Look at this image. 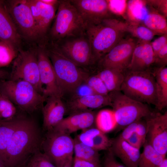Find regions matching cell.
<instances>
[{
	"instance_id": "603a6c76",
	"label": "cell",
	"mask_w": 167,
	"mask_h": 167,
	"mask_svg": "<svg viewBox=\"0 0 167 167\" xmlns=\"http://www.w3.org/2000/svg\"><path fill=\"white\" fill-rule=\"evenodd\" d=\"M150 70L156 81L158 100L156 108L161 111L167 106V67H155Z\"/></svg>"
},
{
	"instance_id": "b9f144b4",
	"label": "cell",
	"mask_w": 167,
	"mask_h": 167,
	"mask_svg": "<svg viewBox=\"0 0 167 167\" xmlns=\"http://www.w3.org/2000/svg\"><path fill=\"white\" fill-rule=\"evenodd\" d=\"M151 44L155 58L158 52L167 45V34L161 36L153 41L151 42Z\"/></svg>"
},
{
	"instance_id": "816d5d0a",
	"label": "cell",
	"mask_w": 167,
	"mask_h": 167,
	"mask_svg": "<svg viewBox=\"0 0 167 167\" xmlns=\"http://www.w3.org/2000/svg\"><path fill=\"white\" fill-rule=\"evenodd\" d=\"M0 167H6L0 159Z\"/></svg>"
},
{
	"instance_id": "bcb514c9",
	"label": "cell",
	"mask_w": 167,
	"mask_h": 167,
	"mask_svg": "<svg viewBox=\"0 0 167 167\" xmlns=\"http://www.w3.org/2000/svg\"><path fill=\"white\" fill-rule=\"evenodd\" d=\"M43 3L48 5L58 6L59 0H41Z\"/></svg>"
},
{
	"instance_id": "ba28073f",
	"label": "cell",
	"mask_w": 167,
	"mask_h": 167,
	"mask_svg": "<svg viewBox=\"0 0 167 167\" xmlns=\"http://www.w3.org/2000/svg\"><path fill=\"white\" fill-rule=\"evenodd\" d=\"M74 140L69 135L51 131L43 139L41 150L57 167L73 164Z\"/></svg>"
},
{
	"instance_id": "277c9868",
	"label": "cell",
	"mask_w": 167,
	"mask_h": 167,
	"mask_svg": "<svg viewBox=\"0 0 167 167\" xmlns=\"http://www.w3.org/2000/svg\"><path fill=\"white\" fill-rule=\"evenodd\" d=\"M86 26L70 0H59L53 22L48 35V43L57 44L85 33Z\"/></svg>"
},
{
	"instance_id": "836d02e7",
	"label": "cell",
	"mask_w": 167,
	"mask_h": 167,
	"mask_svg": "<svg viewBox=\"0 0 167 167\" xmlns=\"http://www.w3.org/2000/svg\"><path fill=\"white\" fill-rule=\"evenodd\" d=\"M85 82L95 94L103 96L109 95V92L104 83L96 74L89 76Z\"/></svg>"
},
{
	"instance_id": "8992f818",
	"label": "cell",
	"mask_w": 167,
	"mask_h": 167,
	"mask_svg": "<svg viewBox=\"0 0 167 167\" xmlns=\"http://www.w3.org/2000/svg\"><path fill=\"white\" fill-rule=\"evenodd\" d=\"M0 89L14 104L29 113L41 108L46 99L32 84L23 80H2Z\"/></svg>"
},
{
	"instance_id": "f6af8a7d",
	"label": "cell",
	"mask_w": 167,
	"mask_h": 167,
	"mask_svg": "<svg viewBox=\"0 0 167 167\" xmlns=\"http://www.w3.org/2000/svg\"><path fill=\"white\" fill-rule=\"evenodd\" d=\"M73 167H101L91 162L75 157L73 159Z\"/></svg>"
},
{
	"instance_id": "44dd1931",
	"label": "cell",
	"mask_w": 167,
	"mask_h": 167,
	"mask_svg": "<svg viewBox=\"0 0 167 167\" xmlns=\"http://www.w3.org/2000/svg\"><path fill=\"white\" fill-rule=\"evenodd\" d=\"M109 150L127 167H138L141 154L140 150L131 146L126 141L118 136L112 139Z\"/></svg>"
},
{
	"instance_id": "4dcf8cb0",
	"label": "cell",
	"mask_w": 167,
	"mask_h": 167,
	"mask_svg": "<svg viewBox=\"0 0 167 167\" xmlns=\"http://www.w3.org/2000/svg\"><path fill=\"white\" fill-rule=\"evenodd\" d=\"M126 22L127 33L138 40L151 42L154 36L156 35L142 23Z\"/></svg>"
},
{
	"instance_id": "8d00e7d4",
	"label": "cell",
	"mask_w": 167,
	"mask_h": 167,
	"mask_svg": "<svg viewBox=\"0 0 167 167\" xmlns=\"http://www.w3.org/2000/svg\"><path fill=\"white\" fill-rule=\"evenodd\" d=\"M147 5L152 9L167 18V0H145Z\"/></svg>"
},
{
	"instance_id": "74e56055",
	"label": "cell",
	"mask_w": 167,
	"mask_h": 167,
	"mask_svg": "<svg viewBox=\"0 0 167 167\" xmlns=\"http://www.w3.org/2000/svg\"><path fill=\"white\" fill-rule=\"evenodd\" d=\"M34 19L36 26L42 12L44 3L41 0H26Z\"/></svg>"
},
{
	"instance_id": "9c48e42d",
	"label": "cell",
	"mask_w": 167,
	"mask_h": 167,
	"mask_svg": "<svg viewBox=\"0 0 167 167\" xmlns=\"http://www.w3.org/2000/svg\"><path fill=\"white\" fill-rule=\"evenodd\" d=\"M23 80L32 84L43 95V89L41 83L36 49L23 50L20 49L12 62L10 80Z\"/></svg>"
},
{
	"instance_id": "cb8c5ba5",
	"label": "cell",
	"mask_w": 167,
	"mask_h": 167,
	"mask_svg": "<svg viewBox=\"0 0 167 167\" xmlns=\"http://www.w3.org/2000/svg\"><path fill=\"white\" fill-rule=\"evenodd\" d=\"M25 118L15 117L10 120L0 121V159L14 133Z\"/></svg>"
},
{
	"instance_id": "1f68e13d",
	"label": "cell",
	"mask_w": 167,
	"mask_h": 167,
	"mask_svg": "<svg viewBox=\"0 0 167 167\" xmlns=\"http://www.w3.org/2000/svg\"><path fill=\"white\" fill-rule=\"evenodd\" d=\"M16 109L14 104L4 95H0V121L11 120L15 117Z\"/></svg>"
},
{
	"instance_id": "f1b7e54d",
	"label": "cell",
	"mask_w": 167,
	"mask_h": 167,
	"mask_svg": "<svg viewBox=\"0 0 167 167\" xmlns=\"http://www.w3.org/2000/svg\"><path fill=\"white\" fill-rule=\"evenodd\" d=\"M95 124L96 127L106 134L117 127V124L113 110L104 109L96 115Z\"/></svg>"
},
{
	"instance_id": "4fadbf2b",
	"label": "cell",
	"mask_w": 167,
	"mask_h": 167,
	"mask_svg": "<svg viewBox=\"0 0 167 167\" xmlns=\"http://www.w3.org/2000/svg\"><path fill=\"white\" fill-rule=\"evenodd\" d=\"M147 127L146 140L159 153H167V112L152 113L144 118Z\"/></svg>"
},
{
	"instance_id": "8fae6325",
	"label": "cell",
	"mask_w": 167,
	"mask_h": 167,
	"mask_svg": "<svg viewBox=\"0 0 167 167\" xmlns=\"http://www.w3.org/2000/svg\"><path fill=\"white\" fill-rule=\"evenodd\" d=\"M4 1L21 37L31 41H40L35 20L26 0Z\"/></svg>"
},
{
	"instance_id": "f546056e",
	"label": "cell",
	"mask_w": 167,
	"mask_h": 167,
	"mask_svg": "<svg viewBox=\"0 0 167 167\" xmlns=\"http://www.w3.org/2000/svg\"><path fill=\"white\" fill-rule=\"evenodd\" d=\"M145 0H130L127 2L126 11L129 18L128 22L141 23L148 14Z\"/></svg>"
},
{
	"instance_id": "83f0119b",
	"label": "cell",
	"mask_w": 167,
	"mask_h": 167,
	"mask_svg": "<svg viewBox=\"0 0 167 167\" xmlns=\"http://www.w3.org/2000/svg\"><path fill=\"white\" fill-rule=\"evenodd\" d=\"M74 140V157L101 166L99 151L82 143L76 138Z\"/></svg>"
},
{
	"instance_id": "6da1fadb",
	"label": "cell",
	"mask_w": 167,
	"mask_h": 167,
	"mask_svg": "<svg viewBox=\"0 0 167 167\" xmlns=\"http://www.w3.org/2000/svg\"><path fill=\"white\" fill-rule=\"evenodd\" d=\"M43 139L36 122L25 118L14 133L0 159L6 167H21L41 150Z\"/></svg>"
},
{
	"instance_id": "5bb4252c",
	"label": "cell",
	"mask_w": 167,
	"mask_h": 167,
	"mask_svg": "<svg viewBox=\"0 0 167 167\" xmlns=\"http://www.w3.org/2000/svg\"><path fill=\"white\" fill-rule=\"evenodd\" d=\"M82 17L86 27L95 25L113 17L107 0H70Z\"/></svg>"
},
{
	"instance_id": "c3c4849f",
	"label": "cell",
	"mask_w": 167,
	"mask_h": 167,
	"mask_svg": "<svg viewBox=\"0 0 167 167\" xmlns=\"http://www.w3.org/2000/svg\"><path fill=\"white\" fill-rule=\"evenodd\" d=\"M158 167H167V159L165 158L164 161Z\"/></svg>"
},
{
	"instance_id": "f35d334b",
	"label": "cell",
	"mask_w": 167,
	"mask_h": 167,
	"mask_svg": "<svg viewBox=\"0 0 167 167\" xmlns=\"http://www.w3.org/2000/svg\"><path fill=\"white\" fill-rule=\"evenodd\" d=\"M108 151L104 156L103 167H128L118 162L112 152L109 150Z\"/></svg>"
},
{
	"instance_id": "7c38bea8",
	"label": "cell",
	"mask_w": 167,
	"mask_h": 167,
	"mask_svg": "<svg viewBox=\"0 0 167 167\" xmlns=\"http://www.w3.org/2000/svg\"><path fill=\"white\" fill-rule=\"evenodd\" d=\"M54 44L66 56L81 67L96 64L86 32L83 35L64 40Z\"/></svg>"
},
{
	"instance_id": "d6a6232c",
	"label": "cell",
	"mask_w": 167,
	"mask_h": 167,
	"mask_svg": "<svg viewBox=\"0 0 167 167\" xmlns=\"http://www.w3.org/2000/svg\"><path fill=\"white\" fill-rule=\"evenodd\" d=\"M18 50L0 40V68L9 65L17 56Z\"/></svg>"
},
{
	"instance_id": "d4e9b609",
	"label": "cell",
	"mask_w": 167,
	"mask_h": 167,
	"mask_svg": "<svg viewBox=\"0 0 167 167\" xmlns=\"http://www.w3.org/2000/svg\"><path fill=\"white\" fill-rule=\"evenodd\" d=\"M103 81L109 92L120 91L124 78V73L117 70L105 69L96 74Z\"/></svg>"
},
{
	"instance_id": "7a4b0ae2",
	"label": "cell",
	"mask_w": 167,
	"mask_h": 167,
	"mask_svg": "<svg viewBox=\"0 0 167 167\" xmlns=\"http://www.w3.org/2000/svg\"><path fill=\"white\" fill-rule=\"evenodd\" d=\"M85 32L96 63L127 33L126 22L113 17L87 26Z\"/></svg>"
},
{
	"instance_id": "e575fe53",
	"label": "cell",
	"mask_w": 167,
	"mask_h": 167,
	"mask_svg": "<svg viewBox=\"0 0 167 167\" xmlns=\"http://www.w3.org/2000/svg\"><path fill=\"white\" fill-rule=\"evenodd\" d=\"M28 163L32 167H57L49 157L41 151L32 156Z\"/></svg>"
},
{
	"instance_id": "7bdbcfd3",
	"label": "cell",
	"mask_w": 167,
	"mask_h": 167,
	"mask_svg": "<svg viewBox=\"0 0 167 167\" xmlns=\"http://www.w3.org/2000/svg\"><path fill=\"white\" fill-rule=\"evenodd\" d=\"M139 120L130 124L125 127L118 137L126 141L134 133L136 132Z\"/></svg>"
},
{
	"instance_id": "ffe728a7",
	"label": "cell",
	"mask_w": 167,
	"mask_h": 167,
	"mask_svg": "<svg viewBox=\"0 0 167 167\" xmlns=\"http://www.w3.org/2000/svg\"><path fill=\"white\" fill-rule=\"evenodd\" d=\"M151 42L138 40L128 70L143 71L150 70L155 58Z\"/></svg>"
},
{
	"instance_id": "3957f363",
	"label": "cell",
	"mask_w": 167,
	"mask_h": 167,
	"mask_svg": "<svg viewBox=\"0 0 167 167\" xmlns=\"http://www.w3.org/2000/svg\"><path fill=\"white\" fill-rule=\"evenodd\" d=\"M53 66L57 83L62 95H72L84 83L89 74L66 56L54 44L45 46Z\"/></svg>"
},
{
	"instance_id": "ab89813d",
	"label": "cell",
	"mask_w": 167,
	"mask_h": 167,
	"mask_svg": "<svg viewBox=\"0 0 167 167\" xmlns=\"http://www.w3.org/2000/svg\"><path fill=\"white\" fill-rule=\"evenodd\" d=\"M154 64L155 65V67H158L167 66V45L164 46L155 56Z\"/></svg>"
},
{
	"instance_id": "d6986e66",
	"label": "cell",
	"mask_w": 167,
	"mask_h": 167,
	"mask_svg": "<svg viewBox=\"0 0 167 167\" xmlns=\"http://www.w3.org/2000/svg\"><path fill=\"white\" fill-rule=\"evenodd\" d=\"M111 105V99L109 94L106 96L93 94L71 98L66 105V112L70 114Z\"/></svg>"
},
{
	"instance_id": "d590c367",
	"label": "cell",
	"mask_w": 167,
	"mask_h": 167,
	"mask_svg": "<svg viewBox=\"0 0 167 167\" xmlns=\"http://www.w3.org/2000/svg\"><path fill=\"white\" fill-rule=\"evenodd\" d=\"M107 1L109 10L113 14L124 16L127 9V1Z\"/></svg>"
},
{
	"instance_id": "9a60e30c",
	"label": "cell",
	"mask_w": 167,
	"mask_h": 167,
	"mask_svg": "<svg viewBox=\"0 0 167 167\" xmlns=\"http://www.w3.org/2000/svg\"><path fill=\"white\" fill-rule=\"evenodd\" d=\"M36 49L40 79L43 89V96L46 99L56 96L62 97L59 88L54 70L44 45H39Z\"/></svg>"
},
{
	"instance_id": "4316f807",
	"label": "cell",
	"mask_w": 167,
	"mask_h": 167,
	"mask_svg": "<svg viewBox=\"0 0 167 167\" xmlns=\"http://www.w3.org/2000/svg\"><path fill=\"white\" fill-rule=\"evenodd\" d=\"M167 18L151 9L143 21L142 24L156 35L167 34Z\"/></svg>"
},
{
	"instance_id": "f907efd6",
	"label": "cell",
	"mask_w": 167,
	"mask_h": 167,
	"mask_svg": "<svg viewBox=\"0 0 167 167\" xmlns=\"http://www.w3.org/2000/svg\"><path fill=\"white\" fill-rule=\"evenodd\" d=\"M21 167H32L31 165H30L27 162L24 165L22 166Z\"/></svg>"
},
{
	"instance_id": "ac0fdd59",
	"label": "cell",
	"mask_w": 167,
	"mask_h": 167,
	"mask_svg": "<svg viewBox=\"0 0 167 167\" xmlns=\"http://www.w3.org/2000/svg\"><path fill=\"white\" fill-rule=\"evenodd\" d=\"M21 37L10 15L4 0H0V40L19 51Z\"/></svg>"
},
{
	"instance_id": "7402d4cb",
	"label": "cell",
	"mask_w": 167,
	"mask_h": 167,
	"mask_svg": "<svg viewBox=\"0 0 167 167\" xmlns=\"http://www.w3.org/2000/svg\"><path fill=\"white\" fill-rule=\"evenodd\" d=\"M76 138L82 143L98 151H108L112 143V139L106 134L92 126L82 131Z\"/></svg>"
},
{
	"instance_id": "7dc6e473",
	"label": "cell",
	"mask_w": 167,
	"mask_h": 167,
	"mask_svg": "<svg viewBox=\"0 0 167 167\" xmlns=\"http://www.w3.org/2000/svg\"><path fill=\"white\" fill-rule=\"evenodd\" d=\"M8 76V73L0 69V81L5 80Z\"/></svg>"
},
{
	"instance_id": "e0dca14e",
	"label": "cell",
	"mask_w": 167,
	"mask_h": 167,
	"mask_svg": "<svg viewBox=\"0 0 167 167\" xmlns=\"http://www.w3.org/2000/svg\"><path fill=\"white\" fill-rule=\"evenodd\" d=\"M62 98L56 96L48 97L45 104L41 108L43 129L47 132L52 130L64 118L66 108Z\"/></svg>"
},
{
	"instance_id": "f5cc1de1",
	"label": "cell",
	"mask_w": 167,
	"mask_h": 167,
	"mask_svg": "<svg viewBox=\"0 0 167 167\" xmlns=\"http://www.w3.org/2000/svg\"><path fill=\"white\" fill-rule=\"evenodd\" d=\"M1 94V90H0V95Z\"/></svg>"
},
{
	"instance_id": "5b68a950",
	"label": "cell",
	"mask_w": 167,
	"mask_h": 167,
	"mask_svg": "<svg viewBox=\"0 0 167 167\" xmlns=\"http://www.w3.org/2000/svg\"><path fill=\"white\" fill-rule=\"evenodd\" d=\"M124 73L120 91L134 100L156 107L158 100L156 81L150 69L143 71L127 70Z\"/></svg>"
},
{
	"instance_id": "30bf717a",
	"label": "cell",
	"mask_w": 167,
	"mask_h": 167,
	"mask_svg": "<svg viewBox=\"0 0 167 167\" xmlns=\"http://www.w3.org/2000/svg\"><path fill=\"white\" fill-rule=\"evenodd\" d=\"M138 39L126 35L97 62L100 70L110 69L124 73L129 66Z\"/></svg>"
},
{
	"instance_id": "484cf974",
	"label": "cell",
	"mask_w": 167,
	"mask_h": 167,
	"mask_svg": "<svg viewBox=\"0 0 167 167\" xmlns=\"http://www.w3.org/2000/svg\"><path fill=\"white\" fill-rule=\"evenodd\" d=\"M143 146L138 167H158L166 156L157 152L146 140Z\"/></svg>"
},
{
	"instance_id": "ee69618b",
	"label": "cell",
	"mask_w": 167,
	"mask_h": 167,
	"mask_svg": "<svg viewBox=\"0 0 167 167\" xmlns=\"http://www.w3.org/2000/svg\"><path fill=\"white\" fill-rule=\"evenodd\" d=\"M126 141L132 146L139 149L145 142L136 133H134Z\"/></svg>"
},
{
	"instance_id": "60d3db41",
	"label": "cell",
	"mask_w": 167,
	"mask_h": 167,
	"mask_svg": "<svg viewBox=\"0 0 167 167\" xmlns=\"http://www.w3.org/2000/svg\"><path fill=\"white\" fill-rule=\"evenodd\" d=\"M93 94H95L85 82L77 88L71 95V98L80 97Z\"/></svg>"
},
{
	"instance_id": "681fc988",
	"label": "cell",
	"mask_w": 167,
	"mask_h": 167,
	"mask_svg": "<svg viewBox=\"0 0 167 167\" xmlns=\"http://www.w3.org/2000/svg\"><path fill=\"white\" fill-rule=\"evenodd\" d=\"M72 164H67L63 166L62 167H73Z\"/></svg>"
},
{
	"instance_id": "52a82bcc",
	"label": "cell",
	"mask_w": 167,
	"mask_h": 167,
	"mask_svg": "<svg viewBox=\"0 0 167 167\" xmlns=\"http://www.w3.org/2000/svg\"><path fill=\"white\" fill-rule=\"evenodd\" d=\"M109 95L118 128H124L152 112L147 104L129 98L120 91L109 92Z\"/></svg>"
},
{
	"instance_id": "2e32d148",
	"label": "cell",
	"mask_w": 167,
	"mask_h": 167,
	"mask_svg": "<svg viewBox=\"0 0 167 167\" xmlns=\"http://www.w3.org/2000/svg\"><path fill=\"white\" fill-rule=\"evenodd\" d=\"M96 115L92 111L70 114L64 118L51 131L70 135L79 130L92 127L95 124Z\"/></svg>"
}]
</instances>
